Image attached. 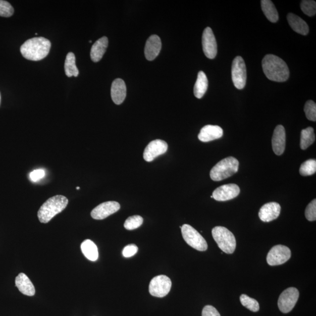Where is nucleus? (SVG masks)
<instances>
[{"instance_id": "f257e3e1", "label": "nucleus", "mask_w": 316, "mask_h": 316, "mask_svg": "<svg viewBox=\"0 0 316 316\" xmlns=\"http://www.w3.org/2000/svg\"><path fill=\"white\" fill-rule=\"evenodd\" d=\"M262 66L268 79L277 82H284L289 78L288 66L280 58L267 55L263 59Z\"/></svg>"}, {"instance_id": "f03ea898", "label": "nucleus", "mask_w": 316, "mask_h": 316, "mask_svg": "<svg viewBox=\"0 0 316 316\" xmlns=\"http://www.w3.org/2000/svg\"><path fill=\"white\" fill-rule=\"evenodd\" d=\"M51 47L49 40L43 37L29 39L22 45L21 53L28 60L39 61L42 60L49 54Z\"/></svg>"}, {"instance_id": "7ed1b4c3", "label": "nucleus", "mask_w": 316, "mask_h": 316, "mask_svg": "<svg viewBox=\"0 0 316 316\" xmlns=\"http://www.w3.org/2000/svg\"><path fill=\"white\" fill-rule=\"evenodd\" d=\"M69 201L67 198L62 195L50 197L40 207L38 218L42 223H47L59 213L63 212L67 207Z\"/></svg>"}, {"instance_id": "20e7f679", "label": "nucleus", "mask_w": 316, "mask_h": 316, "mask_svg": "<svg viewBox=\"0 0 316 316\" xmlns=\"http://www.w3.org/2000/svg\"><path fill=\"white\" fill-rule=\"evenodd\" d=\"M239 162L234 157H228L220 161L212 168L210 178L214 181H221L231 177L238 171Z\"/></svg>"}, {"instance_id": "39448f33", "label": "nucleus", "mask_w": 316, "mask_h": 316, "mask_svg": "<svg viewBox=\"0 0 316 316\" xmlns=\"http://www.w3.org/2000/svg\"><path fill=\"white\" fill-rule=\"evenodd\" d=\"M212 236L220 249L228 254L233 253L236 248L234 234L227 228L218 226L212 230Z\"/></svg>"}, {"instance_id": "423d86ee", "label": "nucleus", "mask_w": 316, "mask_h": 316, "mask_svg": "<svg viewBox=\"0 0 316 316\" xmlns=\"http://www.w3.org/2000/svg\"><path fill=\"white\" fill-rule=\"evenodd\" d=\"M183 239L186 243L197 251H205L208 248L206 241L201 235L189 224H184L181 228Z\"/></svg>"}, {"instance_id": "0eeeda50", "label": "nucleus", "mask_w": 316, "mask_h": 316, "mask_svg": "<svg viewBox=\"0 0 316 316\" xmlns=\"http://www.w3.org/2000/svg\"><path fill=\"white\" fill-rule=\"evenodd\" d=\"M231 75L235 87L238 89H244L247 82V69L242 57H237L233 60Z\"/></svg>"}, {"instance_id": "6e6552de", "label": "nucleus", "mask_w": 316, "mask_h": 316, "mask_svg": "<svg viewBox=\"0 0 316 316\" xmlns=\"http://www.w3.org/2000/svg\"><path fill=\"white\" fill-rule=\"evenodd\" d=\"M172 287V282L166 275H158L150 281L149 291L153 296L164 297L170 293Z\"/></svg>"}, {"instance_id": "1a4fd4ad", "label": "nucleus", "mask_w": 316, "mask_h": 316, "mask_svg": "<svg viewBox=\"0 0 316 316\" xmlns=\"http://www.w3.org/2000/svg\"><path fill=\"white\" fill-rule=\"evenodd\" d=\"M299 290L295 288H289L284 290L279 297L278 307L284 313L292 311L298 300Z\"/></svg>"}, {"instance_id": "9d476101", "label": "nucleus", "mask_w": 316, "mask_h": 316, "mask_svg": "<svg viewBox=\"0 0 316 316\" xmlns=\"http://www.w3.org/2000/svg\"><path fill=\"white\" fill-rule=\"evenodd\" d=\"M291 257L290 249L282 245L274 246L268 252L267 260L271 266H280L287 262Z\"/></svg>"}, {"instance_id": "9b49d317", "label": "nucleus", "mask_w": 316, "mask_h": 316, "mask_svg": "<svg viewBox=\"0 0 316 316\" xmlns=\"http://www.w3.org/2000/svg\"><path fill=\"white\" fill-rule=\"evenodd\" d=\"M202 45L205 57L211 60L215 58L218 54V45L215 35L210 27L204 29L202 36Z\"/></svg>"}, {"instance_id": "f8f14e48", "label": "nucleus", "mask_w": 316, "mask_h": 316, "mask_svg": "<svg viewBox=\"0 0 316 316\" xmlns=\"http://www.w3.org/2000/svg\"><path fill=\"white\" fill-rule=\"evenodd\" d=\"M120 204L117 201H107L97 205L91 212V218L95 220H103L118 212Z\"/></svg>"}, {"instance_id": "ddd939ff", "label": "nucleus", "mask_w": 316, "mask_h": 316, "mask_svg": "<svg viewBox=\"0 0 316 316\" xmlns=\"http://www.w3.org/2000/svg\"><path fill=\"white\" fill-rule=\"evenodd\" d=\"M168 148L166 142L156 139L152 141L146 147L144 152V159L146 162H152L158 156L163 155L167 151Z\"/></svg>"}, {"instance_id": "4468645a", "label": "nucleus", "mask_w": 316, "mask_h": 316, "mask_svg": "<svg viewBox=\"0 0 316 316\" xmlns=\"http://www.w3.org/2000/svg\"><path fill=\"white\" fill-rule=\"evenodd\" d=\"M240 189L236 184H228L218 187L213 192V198L217 201H225L233 199L239 195Z\"/></svg>"}, {"instance_id": "2eb2a0df", "label": "nucleus", "mask_w": 316, "mask_h": 316, "mask_svg": "<svg viewBox=\"0 0 316 316\" xmlns=\"http://www.w3.org/2000/svg\"><path fill=\"white\" fill-rule=\"evenodd\" d=\"M281 210L280 204L277 202H270L264 204L259 212V219L264 222H270L277 219Z\"/></svg>"}, {"instance_id": "dca6fc26", "label": "nucleus", "mask_w": 316, "mask_h": 316, "mask_svg": "<svg viewBox=\"0 0 316 316\" xmlns=\"http://www.w3.org/2000/svg\"><path fill=\"white\" fill-rule=\"evenodd\" d=\"M272 145L274 152L277 155H281L284 152L286 146V132L285 128L279 125L274 132Z\"/></svg>"}, {"instance_id": "f3484780", "label": "nucleus", "mask_w": 316, "mask_h": 316, "mask_svg": "<svg viewBox=\"0 0 316 316\" xmlns=\"http://www.w3.org/2000/svg\"><path fill=\"white\" fill-rule=\"evenodd\" d=\"M162 48L161 40L159 36L153 35L147 40L145 47V55L147 60L151 61L159 55Z\"/></svg>"}, {"instance_id": "a211bd4d", "label": "nucleus", "mask_w": 316, "mask_h": 316, "mask_svg": "<svg viewBox=\"0 0 316 316\" xmlns=\"http://www.w3.org/2000/svg\"><path fill=\"white\" fill-rule=\"evenodd\" d=\"M223 135V130L221 127L207 125L201 128L198 138L201 142H207L222 138Z\"/></svg>"}, {"instance_id": "6ab92c4d", "label": "nucleus", "mask_w": 316, "mask_h": 316, "mask_svg": "<svg viewBox=\"0 0 316 316\" xmlns=\"http://www.w3.org/2000/svg\"><path fill=\"white\" fill-rule=\"evenodd\" d=\"M127 88L124 81L117 79L113 81L111 88L112 98L117 105L122 104L126 97Z\"/></svg>"}, {"instance_id": "aec40b11", "label": "nucleus", "mask_w": 316, "mask_h": 316, "mask_svg": "<svg viewBox=\"0 0 316 316\" xmlns=\"http://www.w3.org/2000/svg\"><path fill=\"white\" fill-rule=\"evenodd\" d=\"M16 286L20 292L25 295H35V289L30 279L24 273H21L16 278Z\"/></svg>"}, {"instance_id": "412c9836", "label": "nucleus", "mask_w": 316, "mask_h": 316, "mask_svg": "<svg viewBox=\"0 0 316 316\" xmlns=\"http://www.w3.org/2000/svg\"><path fill=\"white\" fill-rule=\"evenodd\" d=\"M109 45V40L103 36L97 40L91 47L90 57L94 62L100 61L106 52Z\"/></svg>"}, {"instance_id": "4be33fe9", "label": "nucleus", "mask_w": 316, "mask_h": 316, "mask_svg": "<svg viewBox=\"0 0 316 316\" xmlns=\"http://www.w3.org/2000/svg\"><path fill=\"white\" fill-rule=\"evenodd\" d=\"M287 19L290 25L294 31L302 35H306L309 31L307 24L300 17L293 13H289Z\"/></svg>"}, {"instance_id": "5701e85b", "label": "nucleus", "mask_w": 316, "mask_h": 316, "mask_svg": "<svg viewBox=\"0 0 316 316\" xmlns=\"http://www.w3.org/2000/svg\"><path fill=\"white\" fill-rule=\"evenodd\" d=\"M81 249L83 255L91 261H95L98 259V248L92 241L90 240L84 241L81 245Z\"/></svg>"}, {"instance_id": "b1692460", "label": "nucleus", "mask_w": 316, "mask_h": 316, "mask_svg": "<svg viewBox=\"0 0 316 316\" xmlns=\"http://www.w3.org/2000/svg\"><path fill=\"white\" fill-rule=\"evenodd\" d=\"M208 87V80L203 72H198L195 85L194 87V94L197 98H201L206 92Z\"/></svg>"}, {"instance_id": "393cba45", "label": "nucleus", "mask_w": 316, "mask_h": 316, "mask_svg": "<svg viewBox=\"0 0 316 316\" xmlns=\"http://www.w3.org/2000/svg\"><path fill=\"white\" fill-rule=\"evenodd\" d=\"M261 9L268 20L271 23H277L279 20V16L273 2L270 0H262Z\"/></svg>"}, {"instance_id": "a878e982", "label": "nucleus", "mask_w": 316, "mask_h": 316, "mask_svg": "<svg viewBox=\"0 0 316 316\" xmlns=\"http://www.w3.org/2000/svg\"><path fill=\"white\" fill-rule=\"evenodd\" d=\"M65 71L66 76L71 77H78L79 70L76 65V57L74 54L69 52L66 56L65 64Z\"/></svg>"}, {"instance_id": "bb28decb", "label": "nucleus", "mask_w": 316, "mask_h": 316, "mask_svg": "<svg viewBox=\"0 0 316 316\" xmlns=\"http://www.w3.org/2000/svg\"><path fill=\"white\" fill-rule=\"evenodd\" d=\"M315 141L314 129L312 127H308L301 132L300 148L303 150L306 149Z\"/></svg>"}, {"instance_id": "cd10ccee", "label": "nucleus", "mask_w": 316, "mask_h": 316, "mask_svg": "<svg viewBox=\"0 0 316 316\" xmlns=\"http://www.w3.org/2000/svg\"><path fill=\"white\" fill-rule=\"evenodd\" d=\"M316 172L315 160H308L301 165L299 173L303 176L314 175Z\"/></svg>"}, {"instance_id": "c85d7f7f", "label": "nucleus", "mask_w": 316, "mask_h": 316, "mask_svg": "<svg viewBox=\"0 0 316 316\" xmlns=\"http://www.w3.org/2000/svg\"><path fill=\"white\" fill-rule=\"evenodd\" d=\"M240 302L242 306L253 312L258 311L259 310L258 302L255 299L251 298L245 294H242L240 296Z\"/></svg>"}, {"instance_id": "c756f323", "label": "nucleus", "mask_w": 316, "mask_h": 316, "mask_svg": "<svg viewBox=\"0 0 316 316\" xmlns=\"http://www.w3.org/2000/svg\"><path fill=\"white\" fill-rule=\"evenodd\" d=\"M143 218L140 216H133L128 218L124 223L125 229L133 230L138 229L143 223Z\"/></svg>"}, {"instance_id": "7c9ffc66", "label": "nucleus", "mask_w": 316, "mask_h": 316, "mask_svg": "<svg viewBox=\"0 0 316 316\" xmlns=\"http://www.w3.org/2000/svg\"><path fill=\"white\" fill-rule=\"evenodd\" d=\"M300 8L304 14L309 17L315 16L316 13V3L311 0H303L300 3Z\"/></svg>"}, {"instance_id": "2f4dec72", "label": "nucleus", "mask_w": 316, "mask_h": 316, "mask_svg": "<svg viewBox=\"0 0 316 316\" xmlns=\"http://www.w3.org/2000/svg\"><path fill=\"white\" fill-rule=\"evenodd\" d=\"M304 112L308 120L316 121V104L313 101L308 100L304 106Z\"/></svg>"}, {"instance_id": "473e14b6", "label": "nucleus", "mask_w": 316, "mask_h": 316, "mask_svg": "<svg viewBox=\"0 0 316 316\" xmlns=\"http://www.w3.org/2000/svg\"><path fill=\"white\" fill-rule=\"evenodd\" d=\"M13 7L9 2L0 0V16L3 17H10L14 14Z\"/></svg>"}, {"instance_id": "72a5a7b5", "label": "nucleus", "mask_w": 316, "mask_h": 316, "mask_svg": "<svg viewBox=\"0 0 316 316\" xmlns=\"http://www.w3.org/2000/svg\"><path fill=\"white\" fill-rule=\"evenodd\" d=\"M305 216L308 221L313 222L316 220V200H312L308 204L306 211H305Z\"/></svg>"}, {"instance_id": "f704fd0d", "label": "nucleus", "mask_w": 316, "mask_h": 316, "mask_svg": "<svg viewBox=\"0 0 316 316\" xmlns=\"http://www.w3.org/2000/svg\"><path fill=\"white\" fill-rule=\"evenodd\" d=\"M138 248L135 244H130L125 247L123 251V255L126 258H130L137 253Z\"/></svg>"}, {"instance_id": "c9c22d12", "label": "nucleus", "mask_w": 316, "mask_h": 316, "mask_svg": "<svg viewBox=\"0 0 316 316\" xmlns=\"http://www.w3.org/2000/svg\"><path fill=\"white\" fill-rule=\"evenodd\" d=\"M45 176V172L43 170H36L32 171L29 175V178L33 182H36L42 179Z\"/></svg>"}, {"instance_id": "e433bc0d", "label": "nucleus", "mask_w": 316, "mask_h": 316, "mask_svg": "<svg viewBox=\"0 0 316 316\" xmlns=\"http://www.w3.org/2000/svg\"><path fill=\"white\" fill-rule=\"evenodd\" d=\"M202 316H221L216 308L210 305L205 306L202 311Z\"/></svg>"}, {"instance_id": "4c0bfd02", "label": "nucleus", "mask_w": 316, "mask_h": 316, "mask_svg": "<svg viewBox=\"0 0 316 316\" xmlns=\"http://www.w3.org/2000/svg\"><path fill=\"white\" fill-rule=\"evenodd\" d=\"M0 103H1V94H0Z\"/></svg>"}, {"instance_id": "58836bf2", "label": "nucleus", "mask_w": 316, "mask_h": 316, "mask_svg": "<svg viewBox=\"0 0 316 316\" xmlns=\"http://www.w3.org/2000/svg\"><path fill=\"white\" fill-rule=\"evenodd\" d=\"M76 189H78V190L80 189V187H77Z\"/></svg>"}]
</instances>
